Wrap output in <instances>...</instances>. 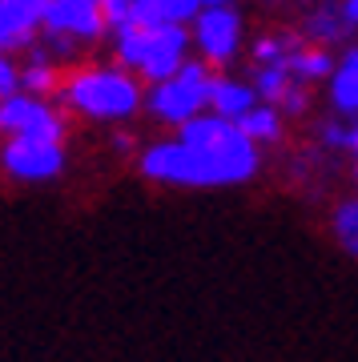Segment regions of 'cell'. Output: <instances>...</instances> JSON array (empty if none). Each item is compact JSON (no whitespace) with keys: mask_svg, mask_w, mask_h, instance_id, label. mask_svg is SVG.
<instances>
[{"mask_svg":"<svg viewBox=\"0 0 358 362\" xmlns=\"http://www.w3.org/2000/svg\"><path fill=\"white\" fill-rule=\"evenodd\" d=\"M61 105L89 121H125L145 105L137 77L129 69H81L61 85Z\"/></svg>","mask_w":358,"mask_h":362,"instance_id":"obj_1","label":"cell"},{"mask_svg":"<svg viewBox=\"0 0 358 362\" xmlns=\"http://www.w3.org/2000/svg\"><path fill=\"white\" fill-rule=\"evenodd\" d=\"M185 49H190V33L173 21L166 25H125L117 28V61L121 69H137L141 77L149 81V85H161L185 65Z\"/></svg>","mask_w":358,"mask_h":362,"instance_id":"obj_2","label":"cell"},{"mask_svg":"<svg viewBox=\"0 0 358 362\" xmlns=\"http://www.w3.org/2000/svg\"><path fill=\"white\" fill-rule=\"evenodd\" d=\"M141 173L157 185H178V189H218V185H233L230 173L214 161L209 153L193 149L190 141H154L141 153Z\"/></svg>","mask_w":358,"mask_h":362,"instance_id":"obj_3","label":"cell"},{"mask_svg":"<svg viewBox=\"0 0 358 362\" xmlns=\"http://www.w3.org/2000/svg\"><path fill=\"white\" fill-rule=\"evenodd\" d=\"M214 65H205V61H185V65L173 73L169 81L154 85L149 97H145V109L154 121L161 125H190L193 117H202V109H209V93H214Z\"/></svg>","mask_w":358,"mask_h":362,"instance_id":"obj_4","label":"cell"},{"mask_svg":"<svg viewBox=\"0 0 358 362\" xmlns=\"http://www.w3.org/2000/svg\"><path fill=\"white\" fill-rule=\"evenodd\" d=\"M0 169L13 181L45 185V181L61 177L64 149L61 141H45V137H4L0 141Z\"/></svg>","mask_w":358,"mask_h":362,"instance_id":"obj_5","label":"cell"},{"mask_svg":"<svg viewBox=\"0 0 358 362\" xmlns=\"http://www.w3.org/2000/svg\"><path fill=\"white\" fill-rule=\"evenodd\" d=\"M0 133L4 137H45V141H61L64 121L52 105H45V97L13 93V97H0Z\"/></svg>","mask_w":358,"mask_h":362,"instance_id":"obj_6","label":"cell"},{"mask_svg":"<svg viewBox=\"0 0 358 362\" xmlns=\"http://www.w3.org/2000/svg\"><path fill=\"white\" fill-rule=\"evenodd\" d=\"M193 45L202 52L205 65H233V57L242 49V16L230 4L221 8H202L193 16Z\"/></svg>","mask_w":358,"mask_h":362,"instance_id":"obj_7","label":"cell"},{"mask_svg":"<svg viewBox=\"0 0 358 362\" xmlns=\"http://www.w3.org/2000/svg\"><path fill=\"white\" fill-rule=\"evenodd\" d=\"M40 28L69 40H101L109 28V16H105L101 0H49Z\"/></svg>","mask_w":358,"mask_h":362,"instance_id":"obj_8","label":"cell"},{"mask_svg":"<svg viewBox=\"0 0 358 362\" xmlns=\"http://www.w3.org/2000/svg\"><path fill=\"white\" fill-rule=\"evenodd\" d=\"M258 101H262V97H258V89L250 85V81L218 77L214 81V93H209V113L226 117V121H242Z\"/></svg>","mask_w":358,"mask_h":362,"instance_id":"obj_9","label":"cell"},{"mask_svg":"<svg viewBox=\"0 0 358 362\" xmlns=\"http://www.w3.org/2000/svg\"><path fill=\"white\" fill-rule=\"evenodd\" d=\"M330 105H334V113H354L358 117V45L354 49H346L342 61L334 65Z\"/></svg>","mask_w":358,"mask_h":362,"instance_id":"obj_10","label":"cell"},{"mask_svg":"<svg viewBox=\"0 0 358 362\" xmlns=\"http://www.w3.org/2000/svg\"><path fill=\"white\" fill-rule=\"evenodd\" d=\"M286 69H290L294 81H302V85H310V81H330L334 77V57L322 49V45H298V49L290 52Z\"/></svg>","mask_w":358,"mask_h":362,"instance_id":"obj_11","label":"cell"},{"mask_svg":"<svg viewBox=\"0 0 358 362\" xmlns=\"http://www.w3.org/2000/svg\"><path fill=\"white\" fill-rule=\"evenodd\" d=\"M282 121H286V117H282L278 105L262 101V105H254V109L238 121V129H242L254 145H274V141H282Z\"/></svg>","mask_w":358,"mask_h":362,"instance_id":"obj_12","label":"cell"},{"mask_svg":"<svg viewBox=\"0 0 358 362\" xmlns=\"http://www.w3.org/2000/svg\"><path fill=\"white\" fill-rule=\"evenodd\" d=\"M302 33H306L314 45H322V49H330L334 40H342L350 28H346L342 13H338V4H318L314 13H310V21L302 25Z\"/></svg>","mask_w":358,"mask_h":362,"instance_id":"obj_13","label":"cell"},{"mask_svg":"<svg viewBox=\"0 0 358 362\" xmlns=\"http://www.w3.org/2000/svg\"><path fill=\"white\" fill-rule=\"evenodd\" d=\"M258 89V97L266 105H278L286 93H290V85H294V73L286 65H258L254 69V81H250Z\"/></svg>","mask_w":358,"mask_h":362,"instance_id":"obj_14","label":"cell"},{"mask_svg":"<svg viewBox=\"0 0 358 362\" xmlns=\"http://www.w3.org/2000/svg\"><path fill=\"white\" fill-rule=\"evenodd\" d=\"M64 81L57 77V69L49 61H28L21 69V93H33V97H49V93H61Z\"/></svg>","mask_w":358,"mask_h":362,"instance_id":"obj_15","label":"cell"},{"mask_svg":"<svg viewBox=\"0 0 358 362\" xmlns=\"http://www.w3.org/2000/svg\"><path fill=\"white\" fill-rule=\"evenodd\" d=\"M330 230H334V238H338V246L358 258V197H350V202H342V206L334 209Z\"/></svg>","mask_w":358,"mask_h":362,"instance_id":"obj_16","label":"cell"},{"mask_svg":"<svg viewBox=\"0 0 358 362\" xmlns=\"http://www.w3.org/2000/svg\"><path fill=\"white\" fill-rule=\"evenodd\" d=\"M33 33H37V28L25 25V21H21L4 0H0V52H4V49H8V52H13V49H28V45H33Z\"/></svg>","mask_w":358,"mask_h":362,"instance_id":"obj_17","label":"cell"},{"mask_svg":"<svg viewBox=\"0 0 358 362\" xmlns=\"http://www.w3.org/2000/svg\"><path fill=\"white\" fill-rule=\"evenodd\" d=\"M298 45H302L298 37H262V40H254V65H286Z\"/></svg>","mask_w":358,"mask_h":362,"instance_id":"obj_18","label":"cell"},{"mask_svg":"<svg viewBox=\"0 0 358 362\" xmlns=\"http://www.w3.org/2000/svg\"><path fill=\"white\" fill-rule=\"evenodd\" d=\"M157 8H161V16H166V21L181 25V21H193L205 4H202V0H157Z\"/></svg>","mask_w":358,"mask_h":362,"instance_id":"obj_19","label":"cell"},{"mask_svg":"<svg viewBox=\"0 0 358 362\" xmlns=\"http://www.w3.org/2000/svg\"><path fill=\"white\" fill-rule=\"evenodd\" d=\"M4 4H8L25 25H33V28L45 25V8H49V0H4Z\"/></svg>","mask_w":358,"mask_h":362,"instance_id":"obj_20","label":"cell"},{"mask_svg":"<svg viewBox=\"0 0 358 362\" xmlns=\"http://www.w3.org/2000/svg\"><path fill=\"white\" fill-rule=\"evenodd\" d=\"M306 105H310L306 85H302V81H294V85H290V93L278 101V109H282V117H298V113H306Z\"/></svg>","mask_w":358,"mask_h":362,"instance_id":"obj_21","label":"cell"},{"mask_svg":"<svg viewBox=\"0 0 358 362\" xmlns=\"http://www.w3.org/2000/svg\"><path fill=\"white\" fill-rule=\"evenodd\" d=\"M101 8H105V16H109V28H125V25H133V0H101Z\"/></svg>","mask_w":358,"mask_h":362,"instance_id":"obj_22","label":"cell"},{"mask_svg":"<svg viewBox=\"0 0 358 362\" xmlns=\"http://www.w3.org/2000/svg\"><path fill=\"white\" fill-rule=\"evenodd\" d=\"M21 93V69L13 65V57L0 52V97H13Z\"/></svg>","mask_w":358,"mask_h":362,"instance_id":"obj_23","label":"cell"},{"mask_svg":"<svg viewBox=\"0 0 358 362\" xmlns=\"http://www.w3.org/2000/svg\"><path fill=\"white\" fill-rule=\"evenodd\" d=\"M346 137H350V125H338V121H326L318 129V141L326 149H346Z\"/></svg>","mask_w":358,"mask_h":362,"instance_id":"obj_24","label":"cell"},{"mask_svg":"<svg viewBox=\"0 0 358 362\" xmlns=\"http://www.w3.org/2000/svg\"><path fill=\"white\" fill-rule=\"evenodd\" d=\"M338 13H342L346 28L354 33V28H358V0H342V4H338Z\"/></svg>","mask_w":358,"mask_h":362,"instance_id":"obj_25","label":"cell"},{"mask_svg":"<svg viewBox=\"0 0 358 362\" xmlns=\"http://www.w3.org/2000/svg\"><path fill=\"white\" fill-rule=\"evenodd\" d=\"M346 153H354V161H358V117L350 121V137H346Z\"/></svg>","mask_w":358,"mask_h":362,"instance_id":"obj_26","label":"cell"},{"mask_svg":"<svg viewBox=\"0 0 358 362\" xmlns=\"http://www.w3.org/2000/svg\"><path fill=\"white\" fill-rule=\"evenodd\" d=\"M205 8H221V4H230V0H202Z\"/></svg>","mask_w":358,"mask_h":362,"instance_id":"obj_27","label":"cell"},{"mask_svg":"<svg viewBox=\"0 0 358 362\" xmlns=\"http://www.w3.org/2000/svg\"><path fill=\"white\" fill-rule=\"evenodd\" d=\"M354 189H358V165H354Z\"/></svg>","mask_w":358,"mask_h":362,"instance_id":"obj_28","label":"cell"}]
</instances>
